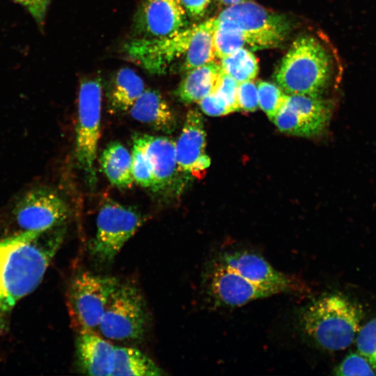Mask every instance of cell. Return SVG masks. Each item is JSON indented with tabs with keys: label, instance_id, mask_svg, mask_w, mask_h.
Instances as JSON below:
<instances>
[{
	"label": "cell",
	"instance_id": "obj_23",
	"mask_svg": "<svg viewBox=\"0 0 376 376\" xmlns=\"http://www.w3.org/2000/svg\"><path fill=\"white\" fill-rule=\"evenodd\" d=\"M163 370L140 350L115 346L111 375L159 376Z\"/></svg>",
	"mask_w": 376,
	"mask_h": 376
},
{
	"label": "cell",
	"instance_id": "obj_29",
	"mask_svg": "<svg viewBox=\"0 0 376 376\" xmlns=\"http://www.w3.org/2000/svg\"><path fill=\"white\" fill-rule=\"evenodd\" d=\"M336 375H376V370L358 351L349 354L334 369Z\"/></svg>",
	"mask_w": 376,
	"mask_h": 376
},
{
	"label": "cell",
	"instance_id": "obj_1",
	"mask_svg": "<svg viewBox=\"0 0 376 376\" xmlns=\"http://www.w3.org/2000/svg\"><path fill=\"white\" fill-rule=\"evenodd\" d=\"M64 237L59 227L0 238V335L16 304L42 281Z\"/></svg>",
	"mask_w": 376,
	"mask_h": 376
},
{
	"label": "cell",
	"instance_id": "obj_27",
	"mask_svg": "<svg viewBox=\"0 0 376 376\" xmlns=\"http://www.w3.org/2000/svg\"><path fill=\"white\" fill-rule=\"evenodd\" d=\"M132 173L134 181L144 188L151 189L152 171L148 157L140 143L132 138Z\"/></svg>",
	"mask_w": 376,
	"mask_h": 376
},
{
	"label": "cell",
	"instance_id": "obj_8",
	"mask_svg": "<svg viewBox=\"0 0 376 376\" xmlns=\"http://www.w3.org/2000/svg\"><path fill=\"white\" fill-rule=\"evenodd\" d=\"M13 214L23 231L45 232L61 227L70 214L65 200L54 189L33 187L17 200Z\"/></svg>",
	"mask_w": 376,
	"mask_h": 376
},
{
	"label": "cell",
	"instance_id": "obj_26",
	"mask_svg": "<svg viewBox=\"0 0 376 376\" xmlns=\"http://www.w3.org/2000/svg\"><path fill=\"white\" fill-rule=\"evenodd\" d=\"M258 106L272 121L285 103L286 94L278 85L259 81L257 84Z\"/></svg>",
	"mask_w": 376,
	"mask_h": 376
},
{
	"label": "cell",
	"instance_id": "obj_7",
	"mask_svg": "<svg viewBox=\"0 0 376 376\" xmlns=\"http://www.w3.org/2000/svg\"><path fill=\"white\" fill-rule=\"evenodd\" d=\"M216 18L233 22L245 36L249 49L255 50L278 47L289 36L292 27L285 15L251 1L228 6Z\"/></svg>",
	"mask_w": 376,
	"mask_h": 376
},
{
	"label": "cell",
	"instance_id": "obj_18",
	"mask_svg": "<svg viewBox=\"0 0 376 376\" xmlns=\"http://www.w3.org/2000/svg\"><path fill=\"white\" fill-rule=\"evenodd\" d=\"M131 116L164 134L173 133L178 125L177 117L160 93L145 90L130 109Z\"/></svg>",
	"mask_w": 376,
	"mask_h": 376
},
{
	"label": "cell",
	"instance_id": "obj_28",
	"mask_svg": "<svg viewBox=\"0 0 376 376\" xmlns=\"http://www.w3.org/2000/svg\"><path fill=\"white\" fill-rule=\"evenodd\" d=\"M356 343L357 351L364 356L376 370V317L359 330Z\"/></svg>",
	"mask_w": 376,
	"mask_h": 376
},
{
	"label": "cell",
	"instance_id": "obj_21",
	"mask_svg": "<svg viewBox=\"0 0 376 376\" xmlns=\"http://www.w3.org/2000/svg\"><path fill=\"white\" fill-rule=\"evenodd\" d=\"M100 165L113 186L126 189L132 185V156L120 142L113 141L107 146L100 157Z\"/></svg>",
	"mask_w": 376,
	"mask_h": 376
},
{
	"label": "cell",
	"instance_id": "obj_3",
	"mask_svg": "<svg viewBox=\"0 0 376 376\" xmlns=\"http://www.w3.org/2000/svg\"><path fill=\"white\" fill-rule=\"evenodd\" d=\"M363 316L360 305L345 296L332 294L304 306L299 321L304 333L320 347L338 351L352 343Z\"/></svg>",
	"mask_w": 376,
	"mask_h": 376
},
{
	"label": "cell",
	"instance_id": "obj_2",
	"mask_svg": "<svg viewBox=\"0 0 376 376\" xmlns=\"http://www.w3.org/2000/svg\"><path fill=\"white\" fill-rule=\"evenodd\" d=\"M334 58L318 39L301 36L282 58L274 75L276 84L288 95L321 97L335 72Z\"/></svg>",
	"mask_w": 376,
	"mask_h": 376
},
{
	"label": "cell",
	"instance_id": "obj_6",
	"mask_svg": "<svg viewBox=\"0 0 376 376\" xmlns=\"http://www.w3.org/2000/svg\"><path fill=\"white\" fill-rule=\"evenodd\" d=\"M143 221L133 207L106 200L99 210L95 236L90 244L92 258L100 264L111 263Z\"/></svg>",
	"mask_w": 376,
	"mask_h": 376
},
{
	"label": "cell",
	"instance_id": "obj_9",
	"mask_svg": "<svg viewBox=\"0 0 376 376\" xmlns=\"http://www.w3.org/2000/svg\"><path fill=\"white\" fill-rule=\"evenodd\" d=\"M113 276L81 272L72 279L69 301L81 329H93L100 323L109 300L119 283Z\"/></svg>",
	"mask_w": 376,
	"mask_h": 376
},
{
	"label": "cell",
	"instance_id": "obj_16",
	"mask_svg": "<svg viewBox=\"0 0 376 376\" xmlns=\"http://www.w3.org/2000/svg\"><path fill=\"white\" fill-rule=\"evenodd\" d=\"M115 346L92 331L81 329L76 339V355L82 373L111 375Z\"/></svg>",
	"mask_w": 376,
	"mask_h": 376
},
{
	"label": "cell",
	"instance_id": "obj_20",
	"mask_svg": "<svg viewBox=\"0 0 376 376\" xmlns=\"http://www.w3.org/2000/svg\"><path fill=\"white\" fill-rule=\"evenodd\" d=\"M144 91V83L134 71L128 68L120 69L108 91L109 111L112 113L127 111Z\"/></svg>",
	"mask_w": 376,
	"mask_h": 376
},
{
	"label": "cell",
	"instance_id": "obj_17",
	"mask_svg": "<svg viewBox=\"0 0 376 376\" xmlns=\"http://www.w3.org/2000/svg\"><path fill=\"white\" fill-rule=\"evenodd\" d=\"M205 145L203 117L198 110L190 109L186 114L180 136L175 143L176 160L180 173L191 175L196 163L205 154Z\"/></svg>",
	"mask_w": 376,
	"mask_h": 376
},
{
	"label": "cell",
	"instance_id": "obj_22",
	"mask_svg": "<svg viewBox=\"0 0 376 376\" xmlns=\"http://www.w3.org/2000/svg\"><path fill=\"white\" fill-rule=\"evenodd\" d=\"M215 17L193 26V31L185 53L182 70L185 72L210 61L216 57L214 44Z\"/></svg>",
	"mask_w": 376,
	"mask_h": 376
},
{
	"label": "cell",
	"instance_id": "obj_15",
	"mask_svg": "<svg viewBox=\"0 0 376 376\" xmlns=\"http://www.w3.org/2000/svg\"><path fill=\"white\" fill-rule=\"evenodd\" d=\"M187 12L179 0H143L134 17L142 38H162L187 28Z\"/></svg>",
	"mask_w": 376,
	"mask_h": 376
},
{
	"label": "cell",
	"instance_id": "obj_11",
	"mask_svg": "<svg viewBox=\"0 0 376 376\" xmlns=\"http://www.w3.org/2000/svg\"><path fill=\"white\" fill-rule=\"evenodd\" d=\"M330 116V104L322 97L288 95L272 121L284 133L311 137L324 130Z\"/></svg>",
	"mask_w": 376,
	"mask_h": 376
},
{
	"label": "cell",
	"instance_id": "obj_4",
	"mask_svg": "<svg viewBox=\"0 0 376 376\" xmlns=\"http://www.w3.org/2000/svg\"><path fill=\"white\" fill-rule=\"evenodd\" d=\"M102 85L100 78L81 81L78 95L75 157L90 188L97 181L95 161L100 138Z\"/></svg>",
	"mask_w": 376,
	"mask_h": 376
},
{
	"label": "cell",
	"instance_id": "obj_34",
	"mask_svg": "<svg viewBox=\"0 0 376 376\" xmlns=\"http://www.w3.org/2000/svg\"><path fill=\"white\" fill-rule=\"evenodd\" d=\"M187 13L192 17H201L205 13L210 0H179Z\"/></svg>",
	"mask_w": 376,
	"mask_h": 376
},
{
	"label": "cell",
	"instance_id": "obj_25",
	"mask_svg": "<svg viewBox=\"0 0 376 376\" xmlns=\"http://www.w3.org/2000/svg\"><path fill=\"white\" fill-rule=\"evenodd\" d=\"M214 44L216 56L220 59L240 48L249 49L245 36L233 22L216 17Z\"/></svg>",
	"mask_w": 376,
	"mask_h": 376
},
{
	"label": "cell",
	"instance_id": "obj_13",
	"mask_svg": "<svg viewBox=\"0 0 376 376\" xmlns=\"http://www.w3.org/2000/svg\"><path fill=\"white\" fill-rule=\"evenodd\" d=\"M132 138L140 143L149 160L151 191L159 194H179L185 180L177 164L175 142L166 136L141 133H134Z\"/></svg>",
	"mask_w": 376,
	"mask_h": 376
},
{
	"label": "cell",
	"instance_id": "obj_31",
	"mask_svg": "<svg viewBox=\"0 0 376 376\" xmlns=\"http://www.w3.org/2000/svg\"><path fill=\"white\" fill-rule=\"evenodd\" d=\"M237 100L239 111H255L259 107L257 85L252 81L239 83Z\"/></svg>",
	"mask_w": 376,
	"mask_h": 376
},
{
	"label": "cell",
	"instance_id": "obj_19",
	"mask_svg": "<svg viewBox=\"0 0 376 376\" xmlns=\"http://www.w3.org/2000/svg\"><path fill=\"white\" fill-rule=\"evenodd\" d=\"M221 72L214 61L187 72L175 91L178 99L184 104L198 102L214 91Z\"/></svg>",
	"mask_w": 376,
	"mask_h": 376
},
{
	"label": "cell",
	"instance_id": "obj_10",
	"mask_svg": "<svg viewBox=\"0 0 376 376\" xmlns=\"http://www.w3.org/2000/svg\"><path fill=\"white\" fill-rule=\"evenodd\" d=\"M207 295L217 305L241 306L253 300L285 292L282 289L253 283L214 258L205 274Z\"/></svg>",
	"mask_w": 376,
	"mask_h": 376
},
{
	"label": "cell",
	"instance_id": "obj_12",
	"mask_svg": "<svg viewBox=\"0 0 376 376\" xmlns=\"http://www.w3.org/2000/svg\"><path fill=\"white\" fill-rule=\"evenodd\" d=\"M193 26L162 38L134 39L125 46L130 58L152 74H162L187 50Z\"/></svg>",
	"mask_w": 376,
	"mask_h": 376
},
{
	"label": "cell",
	"instance_id": "obj_24",
	"mask_svg": "<svg viewBox=\"0 0 376 376\" xmlns=\"http://www.w3.org/2000/svg\"><path fill=\"white\" fill-rule=\"evenodd\" d=\"M220 66L238 83L253 80L259 70L256 57L247 48H240L221 58Z\"/></svg>",
	"mask_w": 376,
	"mask_h": 376
},
{
	"label": "cell",
	"instance_id": "obj_33",
	"mask_svg": "<svg viewBox=\"0 0 376 376\" xmlns=\"http://www.w3.org/2000/svg\"><path fill=\"white\" fill-rule=\"evenodd\" d=\"M25 7L40 27L44 26L50 0H13Z\"/></svg>",
	"mask_w": 376,
	"mask_h": 376
},
{
	"label": "cell",
	"instance_id": "obj_35",
	"mask_svg": "<svg viewBox=\"0 0 376 376\" xmlns=\"http://www.w3.org/2000/svg\"><path fill=\"white\" fill-rule=\"evenodd\" d=\"M220 3L230 6L233 5H236L242 2L249 1L251 0H217Z\"/></svg>",
	"mask_w": 376,
	"mask_h": 376
},
{
	"label": "cell",
	"instance_id": "obj_30",
	"mask_svg": "<svg viewBox=\"0 0 376 376\" xmlns=\"http://www.w3.org/2000/svg\"><path fill=\"white\" fill-rule=\"evenodd\" d=\"M238 84L233 77L221 70L217 86L213 91L225 102L231 113L239 111L237 100Z\"/></svg>",
	"mask_w": 376,
	"mask_h": 376
},
{
	"label": "cell",
	"instance_id": "obj_14",
	"mask_svg": "<svg viewBox=\"0 0 376 376\" xmlns=\"http://www.w3.org/2000/svg\"><path fill=\"white\" fill-rule=\"evenodd\" d=\"M244 278L258 285L274 286L285 292L300 291L302 285L295 277L273 268L260 255L247 250H232L216 258Z\"/></svg>",
	"mask_w": 376,
	"mask_h": 376
},
{
	"label": "cell",
	"instance_id": "obj_5",
	"mask_svg": "<svg viewBox=\"0 0 376 376\" xmlns=\"http://www.w3.org/2000/svg\"><path fill=\"white\" fill-rule=\"evenodd\" d=\"M145 299L138 288L119 282L113 292L98 326L102 336L118 341H139L149 327Z\"/></svg>",
	"mask_w": 376,
	"mask_h": 376
},
{
	"label": "cell",
	"instance_id": "obj_32",
	"mask_svg": "<svg viewBox=\"0 0 376 376\" xmlns=\"http://www.w3.org/2000/svg\"><path fill=\"white\" fill-rule=\"evenodd\" d=\"M198 103L203 112L210 116H220L231 113L225 102L214 92L203 97Z\"/></svg>",
	"mask_w": 376,
	"mask_h": 376
}]
</instances>
